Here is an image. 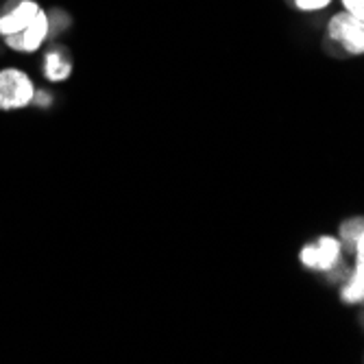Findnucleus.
<instances>
[{"label": "nucleus", "instance_id": "nucleus-10", "mask_svg": "<svg viewBox=\"0 0 364 364\" xmlns=\"http://www.w3.org/2000/svg\"><path fill=\"white\" fill-rule=\"evenodd\" d=\"M353 255H355V267H353V273L360 275L364 279V231L362 236L358 238L355 242V249H353Z\"/></svg>", "mask_w": 364, "mask_h": 364}, {"label": "nucleus", "instance_id": "nucleus-2", "mask_svg": "<svg viewBox=\"0 0 364 364\" xmlns=\"http://www.w3.org/2000/svg\"><path fill=\"white\" fill-rule=\"evenodd\" d=\"M325 44L341 57L364 55V22L349 11H338L329 18Z\"/></svg>", "mask_w": 364, "mask_h": 364}, {"label": "nucleus", "instance_id": "nucleus-9", "mask_svg": "<svg viewBox=\"0 0 364 364\" xmlns=\"http://www.w3.org/2000/svg\"><path fill=\"white\" fill-rule=\"evenodd\" d=\"M286 3L304 14H312V11H323L325 7L332 5V0H286Z\"/></svg>", "mask_w": 364, "mask_h": 364}, {"label": "nucleus", "instance_id": "nucleus-6", "mask_svg": "<svg viewBox=\"0 0 364 364\" xmlns=\"http://www.w3.org/2000/svg\"><path fill=\"white\" fill-rule=\"evenodd\" d=\"M362 231H364V216H351V218H345L341 223V229H338V234H341V245L353 253L355 249V242L358 238L362 236Z\"/></svg>", "mask_w": 364, "mask_h": 364}, {"label": "nucleus", "instance_id": "nucleus-3", "mask_svg": "<svg viewBox=\"0 0 364 364\" xmlns=\"http://www.w3.org/2000/svg\"><path fill=\"white\" fill-rule=\"evenodd\" d=\"M36 83L22 68H3L0 70V112H18L33 105Z\"/></svg>", "mask_w": 364, "mask_h": 364}, {"label": "nucleus", "instance_id": "nucleus-8", "mask_svg": "<svg viewBox=\"0 0 364 364\" xmlns=\"http://www.w3.org/2000/svg\"><path fill=\"white\" fill-rule=\"evenodd\" d=\"M48 20H50V38L59 36V33H63L65 28H70V24H73L70 14L63 11V9H50Z\"/></svg>", "mask_w": 364, "mask_h": 364}, {"label": "nucleus", "instance_id": "nucleus-7", "mask_svg": "<svg viewBox=\"0 0 364 364\" xmlns=\"http://www.w3.org/2000/svg\"><path fill=\"white\" fill-rule=\"evenodd\" d=\"M341 301L347 304V306L364 304V279H362L360 275H355L353 269H351V275L343 282V288H341Z\"/></svg>", "mask_w": 364, "mask_h": 364}, {"label": "nucleus", "instance_id": "nucleus-13", "mask_svg": "<svg viewBox=\"0 0 364 364\" xmlns=\"http://www.w3.org/2000/svg\"><path fill=\"white\" fill-rule=\"evenodd\" d=\"M360 321H362V327H364V312H362V316H360Z\"/></svg>", "mask_w": 364, "mask_h": 364}, {"label": "nucleus", "instance_id": "nucleus-12", "mask_svg": "<svg viewBox=\"0 0 364 364\" xmlns=\"http://www.w3.org/2000/svg\"><path fill=\"white\" fill-rule=\"evenodd\" d=\"M33 105L42 107V109L50 107L53 105V94L46 92V90H36V96H33Z\"/></svg>", "mask_w": 364, "mask_h": 364}, {"label": "nucleus", "instance_id": "nucleus-1", "mask_svg": "<svg viewBox=\"0 0 364 364\" xmlns=\"http://www.w3.org/2000/svg\"><path fill=\"white\" fill-rule=\"evenodd\" d=\"M0 38L14 53H38L50 40L48 11L38 0H7L0 9Z\"/></svg>", "mask_w": 364, "mask_h": 364}, {"label": "nucleus", "instance_id": "nucleus-4", "mask_svg": "<svg viewBox=\"0 0 364 364\" xmlns=\"http://www.w3.org/2000/svg\"><path fill=\"white\" fill-rule=\"evenodd\" d=\"M299 262H301V267L310 271L327 273V271H332L338 262H343V245L338 238L318 236L314 242H308L301 247Z\"/></svg>", "mask_w": 364, "mask_h": 364}, {"label": "nucleus", "instance_id": "nucleus-11", "mask_svg": "<svg viewBox=\"0 0 364 364\" xmlns=\"http://www.w3.org/2000/svg\"><path fill=\"white\" fill-rule=\"evenodd\" d=\"M343 7L364 22V0H343Z\"/></svg>", "mask_w": 364, "mask_h": 364}, {"label": "nucleus", "instance_id": "nucleus-5", "mask_svg": "<svg viewBox=\"0 0 364 364\" xmlns=\"http://www.w3.org/2000/svg\"><path fill=\"white\" fill-rule=\"evenodd\" d=\"M73 70H75V63H73V55H70L68 46L50 44L42 57V73H44L46 81L63 83L73 77Z\"/></svg>", "mask_w": 364, "mask_h": 364}]
</instances>
